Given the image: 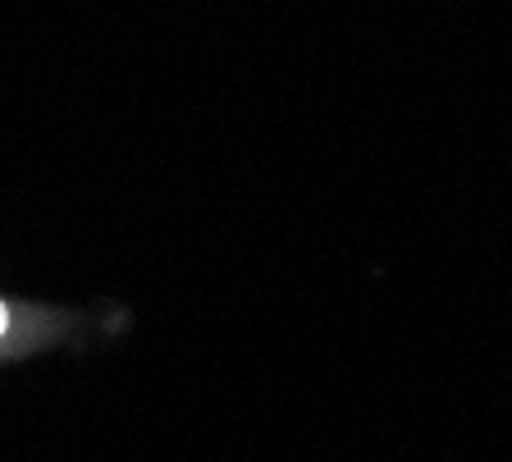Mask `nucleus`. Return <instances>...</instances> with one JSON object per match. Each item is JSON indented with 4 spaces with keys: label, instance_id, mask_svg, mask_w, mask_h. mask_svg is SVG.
Instances as JSON below:
<instances>
[{
    "label": "nucleus",
    "instance_id": "1",
    "mask_svg": "<svg viewBox=\"0 0 512 462\" xmlns=\"http://www.w3.org/2000/svg\"><path fill=\"white\" fill-rule=\"evenodd\" d=\"M0 334H5V307H0Z\"/></svg>",
    "mask_w": 512,
    "mask_h": 462
}]
</instances>
